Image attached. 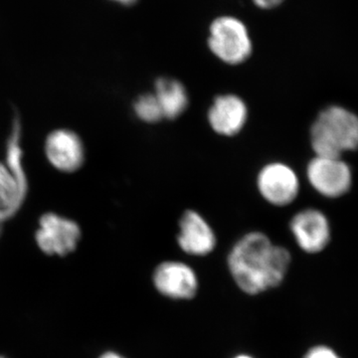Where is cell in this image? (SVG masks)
Listing matches in <instances>:
<instances>
[{"mask_svg": "<svg viewBox=\"0 0 358 358\" xmlns=\"http://www.w3.org/2000/svg\"><path fill=\"white\" fill-rule=\"evenodd\" d=\"M288 249L274 244L259 231L247 233L234 244L227 265L238 288L256 296L277 288L284 282L291 266Z\"/></svg>", "mask_w": 358, "mask_h": 358, "instance_id": "obj_1", "label": "cell"}, {"mask_svg": "<svg viewBox=\"0 0 358 358\" xmlns=\"http://www.w3.org/2000/svg\"><path fill=\"white\" fill-rule=\"evenodd\" d=\"M208 45L216 57L229 65L242 64L252 53L246 26L230 16L219 17L212 23Z\"/></svg>", "mask_w": 358, "mask_h": 358, "instance_id": "obj_3", "label": "cell"}, {"mask_svg": "<svg viewBox=\"0 0 358 358\" xmlns=\"http://www.w3.org/2000/svg\"><path fill=\"white\" fill-rule=\"evenodd\" d=\"M255 2L257 6L261 7V8H274V7L281 4L284 0H253Z\"/></svg>", "mask_w": 358, "mask_h": 358, "instance_id": "obj_16", "label": "cell"}, {"mask_svg": "<svg viewBox=\"0 0 358 358\" xmlns=\"http://www.w3.org/2000/svg\"><path fill=\"white\" fill-rule=\"evenodd\" d=\"M178 244L185 253L192 256H207L217 244L210 224L199 212L186 210L178 222Z\"/></svg>", "mask_w": 358, "mask_h": 358, "instance_id": "obj_10", "label": "cell"}, {"mask_svg": "<svg viewBox=\"0 0 358 358\" xmlns=\"http://www.w3.org/2000/svg\"><path fill=\"white\" fill-rule=\"evenodd\" d=\"M306 174L310 185L326 199H341L352 190V169L343 157L315 155Z\"/></svg>", "mask_w": 358, "mask_h": 358, "instance_id": "obj_4", "label": "cell"}, {"mask_svg": "<svg viewBox=\"0 0 358 358\" xmlns=\"http://www.w3.org/2000/svg\"><path fill=\"white\" fill-rule=\"evenodd\" d=\"M233 358H254V357H250V355H238L237 357H235Z\"/></svg>", "mask_w": 358, "mask_h": 358, "instance_id": "obj_19", "label": "cell"}, {"mask_svg": "<svg viewBox=\"0 0 358 358\" xmlns=\"http://www.w3.org/2000/svg\"><path fill=\"white\" fill-rule=\"evenodd\" d=\"M39 249L49 256L65 257L77 249L81 240L79 225L58 214H44L35 235Z\"/></svg>", "mask_w": 358, "mask_h": 358, "instance_id": "obj_6", "label": "cell"}, {"mask_svg": "<svg viewBox=\"0 0 358 358\" xmlns=\"http://www.w3.org/2000/svg\"><path fill=\"white\" fill-rule=\"evenodd\" d=\"M152 282L160 294L173 300H192L199 288L195 271L180 261H164L157 265Z\"/></svg>", "mask_w": 358, "mask_h": 358, "instance_id": "obj_8", "label": "cell"}, {"mask_svg": "<svg viewBox=\"0 0 358 358\" xmlns=\"http://www.w3.org/2000/svg\"><path fill=\"white\" fill-rule=\"evenodd\" d=\"M257 189L263 199L274 206L284 207L293 203L300 193L298 174L284 162H270L258 173Z\"/></svg>", "mask_w": 358, "mask_h": 358, "instance_id": "obj_5", "label": "cell"}, {"mask_svg": "<svg viewBox=\"0 0 358 358\" xmlns=\"http://www.w3.org/2000/svg\"><path fill=\"white\" fill-rule=\"evenodd\" d=\"M249 110L243 99L233 94L219 95L208 110L210 128L223 136H237L248 121Z\"/></svg>", "mask_w": 358, "mask_h": 358, "instance_id": "obj_11", "label": "cell"}, {"mask_svg": "<svg viewBox=\"0 0 358 358\" xmlns=\"http://www.w3.org/2000/svg\"><path fill=\"white\" fill-rule=\"evenodd\" d=\"M22 190L15 176L0 162V215L8 214L17 206Z\"/></svg>", "mask_w": 358, "mask_h": 358, "instance_id": "obj_13", "label": "cell"}, {"mask_svg": "<svg viewBox=\"0 0 358 358\" xmlns=\"http://www.w3.org/2000/svg\"><path fill=\"white\" fill-rule=\"evenodd\" d=\"M289 230L298 246L308 254L324 251L331 242V222L319 209L306 208L294 214Z\"/></svg>", "mask_w": 358, "mask_h": 358, "instance_id": "obj_7", "label": "cell"}, {"mask_svg": "<svg viewBox=\"0 0 358 358\" xmlns=\"http://www.w3.org/2000/svg\"><path fill=\"white\" fill-rule=\"evenodd\" d=\"M315 155L343 157L358 150V115L348 108L331 105L320 110L310 127Z\"/></svg>", "mask_w": 358, "mask_h": 358, "instance_id": "obj_2", "label": "cell"}, {"mask_svg": "<svg viewBox=\"0 0 358 358\" xmlns=\"http://www.w3.org/2000/svg\"><path fill=\"white\" fill-rule=\"evenodd\" d=\"M0 358H6V357H0Z\"/></svg>", "mask_w": 358, "mask_h": 358, "instance_id": "obj_20", "label": "cell"}, {"mask_svg": "<svg viewBox=\"0 0 358 358\" xmlns=\"http://www.w3.org/2000/svg\"><path fill=\"white\" fill-rule=\"evenodd\" d=\"M133 107L136 117L145 124H157L164 119L159 101L154 93L141 95L134 101Z\"/></svg>", "mask_w": 358, "mask_h": 358, "instance_id": "obj_14", "label": "cell"}, {"mask_svg": "<svg viewBox=\"0 0 358 358\" xmlns=\"http://www.w3.org/2000/svg\"><path fill=\"white\" fill-rule=\"evenodd\" d=\"M155 96L159 101L164 119H178L185 114L189 105V98L185 87L173 78L162 77L155 81Z\"/></svg>", "mask_w": 358, "mask_h": 358, "instance_id": "obj_12", "label": "cell"}, {"mask_svg": "<svg viewBox=\"0 0 358 358\" xmlns=\"http://www.w3.org/2000/svg\"><path fill=\"white\" fill-rule=\"evenodd\" d=\"M99 358H126L124 357H122V355H120V353L112 352V350H110V352H103V355H101Z\"/></svg>", "mask_w": 358, "mask_h": 358, "instance_id": "obj_17", "label": "cell"}, {"mask_svg": "<svg viewBox=\"0 0 358 358\" xmlns=\"http://www.w3.org/2000/svg\"><path fill=\"white\" fill-rule=\"evenodd\" d=\"M303 358H341L338 353L326 345H317L308 350Z\"/></svg>", "mask_w": 358, "mask_h": 358, "instance_id": "obj_15", "label": "cell"}, {"mask_svg": "<svg viewBox=\"0 0 358 358\" xmlns=\"http://www.w3.org/2000/svg\"><path fill=\"white\" fill-rule=\"evenodd\" d=\"M45 154L52 166L62 173L79 171L85 162L83 141L74 131L57 129L47 136Z\"/></svg>", "mask_w": 358, "mask_h": 358, "instance_id": "obj_9", "label": "cell"}, {"mask_svg": "<svg viewBox=\"0 0 358 358\" xmlns=\"http://www.w3.org/2000/svg\"><path fill=\"white\" fill-rule=\"evenodd\" d=\"M113 1L124 4V6H131V4L136 3V0H113Z\"/></svg>", "mask_w": 358, "mask_h": 358, "instance_id": "obj_18", "label": "cell"}]
</instances>
